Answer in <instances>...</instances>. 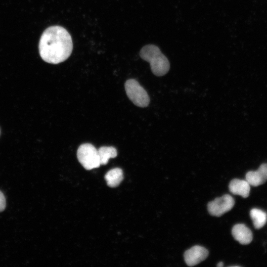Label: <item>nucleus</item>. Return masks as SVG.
Returning a JSON list of instances; mask_svg holds the SVG:
<instances>
[{
  "instance_id": "f257e3e1",
  "label": "nucleus",
  "mask_w": 267,
  "mask_h": 267,
  "mask_svg": "<svg viewBox=\"0 0 267 267\" xmlns=\"http://www.w3.org/2000/svg\"><path fill=\"white\" fill-rule=\"evenodd\" d=\"M40 55L46 62L56 64L66 60L73 49L71 37L59 26H50L42 34L39 45Z\"/></svg>"
},
{
  "instance_id": "9b49d317",
  "label": "nucleus",
  "mask_w": 267,
  "mask_h": 267,
  "mask_svg": "<svg viewBox=\"0 0 267 267\" xmlns=\"http://www.w3.org/2000/svg\"><path fill=\"white\" fill-rule=\"evenodd\" d=\"M251 218L256 229L263 227L267 221V213L262 210L254 208L250 212Z\"/></svg>"
},
{
  "instance_id": "6e6552de",
  "label": "nucleus",
  "mask_w": 267,
  "mask_h": 267,
  "mask_svg": "<svg viewBox=\"0 0 267 267\" xmlns=\"http://www.w3.org/2000/svg\"><path fill=\"white\" fill-rule=\"evenodd\" d=\"M232 234L236 240L243 245L250 243L253 239L251 230L242 223L236 224L233 226L232 228Z\"/></svg>"
},
{
  "instance_id": "0eeeda50",
  "label": "nucleus",
  "mask_w": 267,
  "mask_h": 267,
  "mask_svg": "<svg viewBox=\"0 0 267 267\" xmlns=\"http://www.w3.org/2000/svg\"><path fill=\"white\" fill-rule=\"evenodd\" d=\"M246 180L250 185L258 186L264 183L267 180V164L260 165L256 171H251L246 174Z\"/></svg>"
},
{
  "instance_id": "9d476101",
  "label": "nucleus",
  "mask_w": 267,
  "mask_h": 267,
  "mask_svg": "<svg viewBox=\"0 0 267 267\" xmlns=\"http://www.w3.org/2000/svg\"><path fill=\"white\" fill-rule=\"evenodd\" d=\"M104 178L108 186L111 187H117L123 179V171L119 168H113L106 174Z\"/></svg>"
},
{
  "instance_id": "4468645a",
  "label": "nucleus",
  "mask_w": 267,
  "mask_h": 267,
  "mask_svg": "<svg viewBox=\"0 0 267 267\" xmlns=\"http://www.w3.org/2000/svg\"><path fill=\"white\" fill-rule=\"evenodd\" d=\"M217 267H223V264L222 262H219L218 264H217Z\"/></svg>"
},
{
  "instance_id": "423d86ee",
  "label": "nucleus",
  "mask_w": 267,
  "mask_h": 267,
  "mask_svg": "<svg viewBox=\"0 0 267 267\" xmlns=\"http://www.w3.org/2000/svg\"><path fill=\"white\" fill-rule=\"evenodd\" d=\"M209 252L204 247L196 245L186 250L184 253V261L187 266H195L205 260Z\"/></svg>"
},
{
  "instance_id": "1a4fd4ad",
  "label": "nucleus",
  "mask_w": 267,
  "mask_h": 267,
  "mask_svg": "<svg viewBox=\"0 0 267 267\" xmlns=\"http://www.w3.org/2000/svg\"><path fill=\"white\" fill-rule=\"evenodd\" d=\"M250 185L246 180L235 178L230 182L229 189L233 194L240 195L243 198H247L250 193Z\"/></svg>"
},
{
  "instance_id": "39448f33",
  "label": "nucleus",
  "mask_w": 267,
  "mask_h": 267,
  "mask_svg": "<svg viewBox=\"0 0 267 267\" xmlns=\"http://www.w3.org/2000/svg\"><path fill=\"white\" fill-rule=\"evenodd\" d=\"M234 200L229 194L216 198L208 204L209 213L213 216L220 217L230 211L234 205Z\"/></svg>"
},
{
  "instance_id": "f8f14e48",
  "label": "nucleus",
  "mask_w": 267,
  "mask_h": 267,
  "mask_svg": "<svg viewBox=\"0 0 267 267\" xmlns=\"http://www.w3.org/2000/svg\"><path fill=\"white\" fill-rule=\"evenodd\" d=\"M100 164L106 165L110 158H115L117 155L116 149L113 146H102L98 149Z\"/></svg>"
},
{
  "instance_id": "20e7f679",
  "label": "nucleus",
  "mask_w": 267,
  "mask_h": 267,
  "mask_svg": "<svg viewBox=\"0 0 267 267\" xmlns=\"http://www.w3.org/2000/svg\"><path fill=\"white\" fill-rule=\"evenodd\" d=\"M77 158L83 167L90 170L100 166L98 150L90 143H84L78 148Z\"/></svg>"
},
{
  "instance_id": "ddd939ff",
  "label": "nucleus",
  "mask_w": 267,
  "mask_h": 267,
  "mask_svg": "<svg viewBox=\"0 0 267 267\" xmlns=\"http://www.w3.org/2000/svg\"><path fill=\"white\" fill-rule=\"evenodd\" d=\"M5 198L3 193L0 191V212L2 211L5 207Z\"/></svg>"
},
{
  "instance_id": "7ed1b4c3",
  "label": "nucleus",
  "mask_w": 267,
  "mask_h": 267,
  "mask_svg": "<svg viewBox=\"0 0 267 267\" xmlns=\"http://www.w3.org/2000/svg\"><path fill=\"white\" fill-rule=\"evenodd\" d=\"M125 89L129 98L136 106L147 107L149 102V96L144 88L134 79L128 80L125 84Z\"/></svg>"
},
{
  "instance_id": "f03ea898",
  "label": "nucleus",
  "mask_w": 267,
  "mask_h": 267,
  "mask_svg": "<svg viewBox=\"0 0 267 267\" xmlns=\"http://www.w3.org/2000/svg\"><path fill=\"white\" fill-rule=\"evenodd\" d=\"M139 55L143 60L150 63L151 71L155 76H163L169 71V61L156 45L144 46L139 52Z\"/></svg>"
}]
</instances>
